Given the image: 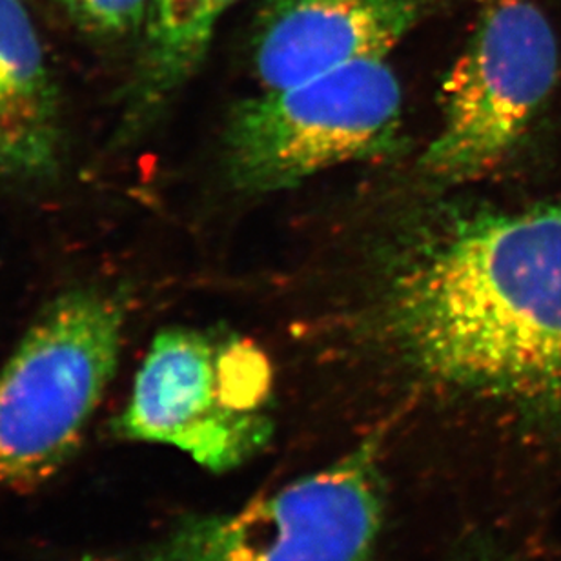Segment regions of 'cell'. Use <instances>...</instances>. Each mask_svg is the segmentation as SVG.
I'll return each instance as SVG.
<instances>
[{
	"label": "cell",
	"instance_id": "obj_7",
	"mask_svg": "<svg viewBox=\"0 0 561 561\" xmlns=\"http://www.w3.org/2000/svg\"><path fill=\"white\" fill-rule=\"evenodd\" d=\"M431 10V0H263L257 81L263 90H283L352 62L385 59Z\"/></svg>",
	"mask_w": 561,
	"mask_h": 561
},
{
	"label": "cell",
	"instance_id": "obj_5",
	"mask_svg": "<svg viewBox=\"0 0 561 561\" xmlns=\"http://www.w3.org/2000/svg\"><path fill=\"white\" fill-rule=\"evenodd\" d=\"M403 90L385 59L352 62L239 103L227 126V167L252 194L291 188L329 168L400 145Z\"/></svg>",
	"mask_w": 561,
	"mask_h": 561
},
{
	"label": "cell",
	"instance_id": "obj_2",
	"mask_svg": "<svg viewBox=\"0 0 561 561\" xmlns=\"http://www.w3.org/2000/svg\"><path fill=\"white\" fill-rule=\"evenodd\" d=\"M125 307L77 288L44 308L0 370V486H35L65 467L119 365Z\"/></svg>",
	"mask_w": 561,
	"mask_h": 561
},
{
	"label": "cell",
	"instance_id": "obj_10",
	"mask_svg": "<svg viewBox=\"0 0 561 561\" xmlns=\"http://www.w3.org/2000/svg\"><path fill=\"white\" fill-rule=\"evenodd\" d=\"M71 21L101 37H121L142 26L151 0H57Z\"/></svg>",
	"mask_w": 561,
	"mask_h": 561
},
{
	"label": "cell",
	"instance_id": "obj_4",
	"mask_svg": "<svg viewBox=\"0 0 561 561\" xmlns=\"http://www.w3.org/2000/svg\"><path fill=\"white\" fill-rule=\"evenodd\" d=\"M383 439L228 513L181 519L139 561H373L387 519Z\"/></svg>",
	"mask_w": 561,
	"mask_h": 561
},
{
	"label": "cell",
	"instance_id": "obj_11",
	"mask_svg": "<svg viewBox=\"0 0 561 561\" xmlns=\"http://www.w3.org/2000/svg\"><path fill=\"white\" fill-rule=\"evenodd\" d=\"M453 561H503V558L496 551L485 543H470L459 551L458 557Z\"/></svg>",
	"mask_w": 561,
	"mask_h": 561
},
{
	"label": "cell",
	"instance_id": "obj_6",
	"mask_svg": "<svg viewBox=\"0 0 561 561\" xmlns=\"http://www.w3.org/2000/svg\"><path fill=\"white\" fill-rule=\"evenodd\" d=\"M560 46L535 0H489L442 88V126L421 157L439 183L500 167L551 98Z\"/></svg>",
	"mask_w": 561,
	"mask_h": 561
},
{
	"label": "cell",
	"instance_id": "obj_3",
	"mask_svg": "<svg viewBox=\"0 0 561 561\" xmlns=\"http://www.w3.org/2000/svg\"><path fill=\"white\" fill-rule=\"evenodd\" d=\"M114 428L123 439L178 448L216 474L239 469L276 432L268 357L236 335L161 330Z\"/></svg>",
	"mask_w": 561,
	"mask_h": 561
},
{
	"label": "cell",
	"instance_id": "obj_9",
	"mask_svg": "<svg viewBox=\"0 0 561 561\" xmlns=\"http://www.w3.org/2000/svg\"><path fill=\"white\" fill-rule=\"evenodd\" d=\"M238 0H151L126 119H151L203 65L217 24Z\"/></svg>",
	"mask_w": 561,
	"mask_h": 561
},
{
	"label": "cell",
	"instance_id": "obj_8",
	"mask_svg": "<svg viewBox=\"0 0 561 561\" xmlns=\"http://www.w3.org/2000/svg\"><path fill=\"white\" fill-rule=\"evenodd\" d=\"M59 95L21 0H0V178H41L59 162Z\"/></svg>",
	"mask_w": 561,
	"mask_h": 561
},
{
	"label": "cell",
	"instance_id": "obj_1",
	"mask_svg": "<svg viewBox=\"0 0 561 561\" xmlns=\"http://www.w3.org/2000/svg\"><path fill=\"white\" fill-rule=\"evenodd\" d=\"M387 327L426 383L561 417V195L432 233L390 285Z\"/></svg>",
	"mask_w": 561,
	"mask_h": 561
}]
</instances>
